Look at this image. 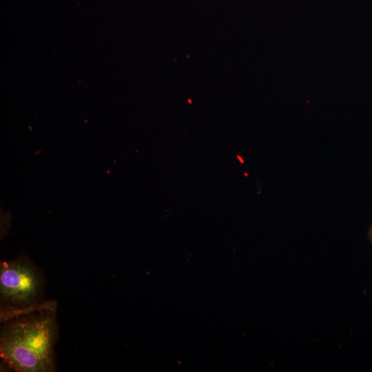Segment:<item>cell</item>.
<instances>
[{
    "label": "cell",
    "instance_id": "obj_1",
    "mask_svg": "<svg viewBox=\"0 0 372 372\" xmlns=\"http://www.w3.org/2000/svg\"><path fill=\"white\" fill-rule=\"evenodd\" d=\"M56 303L41 302L1 318L0 355L20 372H50L55 369L54 346L58 336Z\"/></svg>",
    "mask_w": 372,
    "mask_h": 372
},
{
    "label": "cell",
    "instance_id": "obj_2",
    "mask_svg": "<svg viewBox=\"0 0 372 372\" xmlns=\"http://www.w3.org/2000/svg\"><path fill=\"white\" fill-rule=\"evenodd\" d=\"M45 279L41 269L29 258L19 257L1 262L0 299L1 314L32 308L43 296Z\"/></svg>",
    "mask_w": 372,
    "mask_h": 372
},
{
    "label": "cell",
    "instance_id": "obj_3",
    "mask_svg": "<svg viewBox=\"0 0 372 372\" xmlns=\"http://www.w3.org/2000/svg\"><path fill=\"white\" fill-rule=\"evenodd\" d=\"M369 238L372 243V225L369 227V232H368Z\"/></svg>",
    "mask_w": 372,
    "mask_h": 372
}]
</instances>
